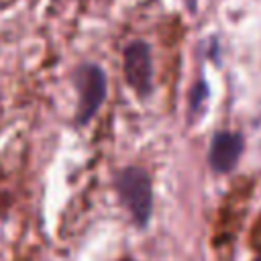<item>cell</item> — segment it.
<instances>
[{"instance_id": "obj_1", "label": "cell", "mask_w": 261, "mask_h": 261, "mask_svg": "<svg viewBox=\"0 0 261 261\" xmlns=\"http://www.w3.org/2000/svg\"><path fill=\"white\" fill-rule=\"evenodd\" d=\"M116 192L139 226H145L153 210V188L149 173L141 167H126L116 175Z\"/></svg>"}, {"instance_id": "obj_2", "label": "cell", "mask_w": 261, "mask_h": 261, "mask_svg": "<svg viewBox=\"0 0 261 261\" xmlns=\"http://www.w3.org/2000/svg\"><path fill=\"white\" fill-rule=\"evenodd\" d=\"M75 86L80 92L77 122L86 124L106 98V73L96 63H84L75 71Z\"/></svg>"}, {"instance_id": "obj_3", "label": "cell", "mask_w": 261, "mask_h": 261, "mask_svg": "<svg viewBox=\"0 0 261 261\" xmlns=\"http://www.w3.org/2000/svg\"><path fill=\"white\" fill-rule=\"evenodd\" d=\"M122 69L126 84L139 94L147 96L153 86V61H151V49L145 41H133L124 49L122 57Z\"/></svg>"}, {"instance_id": "obj_4", "label": "cell", "mask_w": 261, "mask_h": 261, "mask_svg": "<svg viewBox=\"0 0 261 261\" xmlns=\"http://www.w3.org/2000/svg\"><path fill=\"white\" fill-rule=\"evenodd\" d=\"M243 151V139L234 133H218L210 145V165L214 171H230Z\"/></svg>"}, {"instance_id": "obj_5", "label": "cell", "mask_w": 261, "mask_h": 261, "mask_svg": "<svg viewBox=\"0 0 261 261\" xmlns=\"http://www.w3.org/2000/svg\"><path fill=\"white\" fill-rule=\"evenodd\" d=\"M257 261H261V255H259V257H257Z\"/></svg>"}, {"instance_id": "obj_6", "label": "cell", "mask_w": 261, "mask_h": 261, "mask_svg": "<svg viewBox=\"0 0 261 261\" xmlns=\"http://www.w3.org/2000/svg\"><path fill=\"white\" fill-rule=\"evenodd\" d=\"M122 261H133V259H122Z\"/></svg>"}]
</instances>
